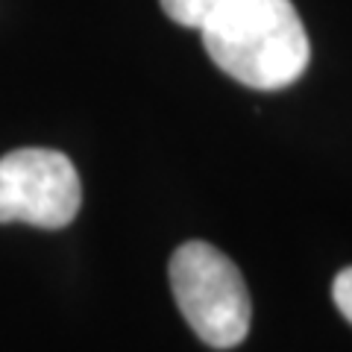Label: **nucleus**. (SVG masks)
Returning a JSON list of instances; mask_svg holds the SVG:
<instances>
[{
	"label": "nucleus",
	"instance_id": "1",
	"mask_svg": "<svg viewBox=\"0 0 352 352\" xmlns=\"http://www.w3.org/2000/svg\"><path fill=\"white\" fill-rule=\"evenodd\" d=\"M200 32L208 59L256 91L288 88L311 59L302 18L291 0H229Z\"/></svg>",
	"mask_w": 352,
	"mask_h": 352
},
{
	"label": "nucleus",
	"instance_id": "2",
	"mask_svg": "<svg viewBox=\"0 0 352 352\" xmlns=\"http://www.w3.org/2000/svg\"><path fill=\"white\" fill-rule=\"evenodd\" d=\"M170 291L203 344L232 349L250 332L252 302L232 258L206 241H188L170 258Z\"/></svg>",
	"mask_w": 352,
	"mask_h": 352
},
{
	"label": "nucleus",
	"instance_id": "3",
	"mask_svg": "<svg viewBox=\"0 0 352 352\" xmlns=\"http://www.w3.org/2000/svg\"><path fill=\"white\" fill-rule=\"evenodd\" d=\"M82 206L74 162L59 150L21 147L0 159V223L62 229Z\"/></svg>",
	"mask_w": 352,
	"mask_h": 352
},
{
	"label": "nucleus",
	"instance_id": "4",
	"mask_svg": "<svg viewBox=\"0 0 352 352\" xmlns=\"http://www.w3.org/2000/svg\"><path fill=\"white\" fill-rule=\"evenodd\" d=\"M164 15L176 21L179 27L188 30H200L214 12H220L229 0H159Z\"/></svg>",
	"mask_w": 352,
	"mask_h": 352
},
{
	"label": "nucleus",
	"instance_id": "5",
	"mask_svg": "<svg viewBox=\"0 0 352 352\" xmlns=\"http://www.w3.org/2000/svg\"><path fill=\"white\" fill-rule=\"evenodd\" d=\"M332 296H335V305L338 311L346 317L352 323V267L340 270L335 276V285H332Z\"/></svg>",
	"mask_w": 352,
	"mask_h": 352
}]
</instances>
